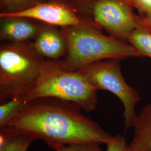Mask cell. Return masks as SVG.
I'll return each instance as SVG.
<instances>
[{"instance_id":"30bf717a","label":"cell","mask_w":151,"mask_h":151,"mask_svg":"<svg viewBox=\"0 0 151 151\" xmlns=\"http://www.w3.org/2000/svg\"><path fill=\"white\" fill-rule=\"evenodd\" d=\"M134 135L129 147L132 151H151V104L137 114Z\"/></svg>"},{"instance_id":"8992f818","label":"cell","mask_w":151,"mask_h":151,"mask_svg":"<svg viewBox=\"0 0 151 151\" xmlns=\"http://www.w3.org/2000/svg\"><path fill=\"white\" fill-rule=\"evenodd\" d=\"M134 10L132 0H97L91 18L97 27L127 41L130 34L142 24L141 17Z\"/></svg>"},{"instance_id":"7a4b0ae2","label":"cell","mask_w":151,"mask_h":151,"mask_svg":"<svg viewBox=\"0 0 151 151\" xmlns=\"http://www.w3.org/2000/svg\"><path fill=\"white\" fill-rule=\"evenodd\" d=\"M60 29L67 45L66 54L60 60L62 70H81L103 60L142 57L128 42L103 34L92 19L75 26Z\"/></svg>"},{"instance_id":"ba28073f","label":"cell","mask_w":151,"mask_h":151,"mask_svg":"<svg viewBox=\"0 0 151 151\" xmlns=\"http://www.w3.org/2000/svg\"><path fill=\"white\" fill-rule=\"evenodd\" d=\"M0 39L9 43L32 42L43 22L30 18L7 16L0 18Z\"/></svg>"},{"instance_id":"3957f363","label":"cell","mask_w":151,"mask_h":151,"mask_svg":"<svg viewBox=\"0 0 151 151\" xmlns=\"http://www.w3.org/2000/svg\"><path fill=\"white\" fill-rule=\"evenodd\" d=\"M60 64V60H45L32 42L4 44L0 48V102L26 96L40 78Z\"/></svg>"},{"instance_id":"6da1fadb","label":"cell","mask_w":151,"mask_h":151,"mask_svg":"<svg viewBox=\"0 0 151 151\" xmlns=\"http://www.w3.org/2000/svg\"><path fill=\"white\" fill-rule=\"evenodd\" d=\"M81 110L75 104L58 99L37 98L28 101L4 127L34 140H43L52 148L71 143L106 144L113 135Z\"/></svg>"},{"instance_id":"7c38bea8","label":"cell","mask_w":151,"mask_h":151,"mask_svg":"<svg viewBox=\"0 0 151 151\" xmlns=\"http://www.w3.org/2000/svg\"><path fill=\"white\" fill-rule=\"evenodd\" d=\"M127 41L140 53L142 57L151 58V30L142 23L130 34Z\"/></svg>"},{"instance_id":"8fae6325","label":"cell","mask_w":151,"mask_h":151,"mask_svg":"<svg viewBox=\"0 0 151 151\" xmlns=\"http://www.w3.org/2000/svg\"><path fill=\"white\" fill-rule=\"evenodd\" d=\"M34 140L10 128H0V151H27Z\"/></svg>"},{"instance_id":"277c9868","label":"cell","mask_w":151,"mask_h":151,"mask_svg":"<svg viewBox=\"0 0 151 151\" xmlns=\"http://www.w3.org/2000/svg\"><path fill=\"white\" fill-rule=\"evenodd\" d=\"M60 64L40 78L25 96L27 100L53 97L73 103L86 113L94 111L97 106L99 90L87 80L81 70L65 71L60 69Z\"/></svg>"},{"instance_id":"2e32d148","label":"cell","mask_w":151,"mask_h":151,"mask_svg":"<svg viewBox=\"0 0 151 151\" xmlns=\"http://www.w3.org/2000/svg\"><path fill=\"white\" fill-rule=\"evenodd\" d=\"M100 145L94 143H71L54 146L55 151H101Z\"/></svg>"},{"instance_id":"9c48e42d","label":"cell","mask_w":151,"mask_h":151,"mask_svg":"<svg viewBox=\"0 0 151 151\" xmlns=\"http://www.w3.org/2000/svg\"><path fill=\"white\" fill-rule=\"evenodd\" d=\"M37 52L48 60H60L64 57L67 50V42L58 27L43 22L37 37L32 41Z\"/></svg>"},{"instance_id":"5bb4252c","label":"cell","mask_w":151,"mask_h":151,"mask_svg":"<svg viewBox=\"0 0 151 151\" xmlns=\"http://www.w3.org/2000/svg\"><path fill=\"white\" fill-rule=\"evenodd\" d=\"M45 1L47 0H0V12L5 14L19 12Z\"/></svg>"},{"instance_id":"9a60e30c","label":"cell","mask_w":151,"mask_h":151,"mask_svg":"<svg viewBox=\"0 0 151 151\" xmlns=\"http://www.w3.org/2000/svg\"><path fill=\"white\" fill-rule=\"evenodd\" d=\"M70 7L80 16L91 18L92 9L97 0H55Z\"/></svg>"},{"instance_id":"e0dca14e","label":"cell","mask_w":151,"mask_h":151,"mask_svg":"<svg viewBox=\"0 0 151 151\" xmlns=\"http://www.w3.org/2000/svg\"><path fill=\"white\" fill-rule=\"evenodd\" d=\"M105 145L107 146L106 151H132L125 138L120 134L113 136Z\"/></svg>"},{"instance_id":"ac0fdd59","label":"cell","mask_w":151,"mask_h":151,"mask_svg":"<svg viewBox=\"0 0 151 151\" xmlns=\"http://www.w3.org/2000/svg\"><path fill=\"white\" fill-rule=\"evenodd\" d=\"M138 15L142 17L151 15V0H132Z\"/></svg>"},{"instance_id":"52a82bcc","label":"cell","mask_w":151,"mask_h":151,"mask_svg":"<svg viewBox=\"0 0 151 151\" xmlns=\"http://www.w3.org/2000/svg\"><path fill=\"white\" fill-rule=\"evenodd\" d=\"M7 16L27 17L60 27L75 26L92 19L80 16L68 6L55 0L45 1L16 13L0 12V18Z\"/></svg>"},{"instance_id":"5b68a950","label":"cell","mask_w":151,"mask_h":151,"mask_svg":"<svg viewBox=\"0 0 151 151\" xmlns=\"http://www.w3.org/2000/svg\"><path fill=\"white\" fill-rule=\"evenodd\" d=\"M81 70L87 80L98 90L110 92L119 99L124 108V130L126 131L133 128L137 116L135 106L142 98L138 92L125 81L119 60L99 61Z\"/></svg>"},{"instance_id":"d6986e66","label":"cell","mask_w":151,"mask_h":151,"mask_svg":"<svg viewBox=\"0 0 151 151\" xmlns=\"http://www.w3.org/2000/svg\"><path fill=\"white\" fill-rule=\"evenodd\" d=\"M141 20L142 23L143 25L151 30V15L146 17H141Z\"/></svg>"},{"instance_id":"4fadbf2b","label":"cell","mask_w":151,"mask_h":151,"mask_svg":"<svg viewBox=\"0 0 151 151\" xmlns=\"http://www.w3.org/2000/svg\"><path fill=\"white\" fill-rule=\"evenodd\" d=\"M28 101L24 96L13 97L0 105V128L5 126L26 105Z\"/></svg>"}]
</instances>
